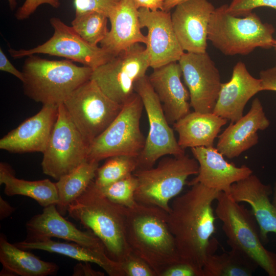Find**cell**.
<instances>
[{
	"label": "cell",
	"mask_w": 276,
	"mask_h": 276,
	"mask_svg": "<svg viewBox=\"0 0 276 276\" xmlns=\"http://www.w3.org/2000/svg\"><path fill=\"white\" fill-rule=\"evenodd\" d=\"M173 199L168 213V223L181 262L191 264L202 276L208 257L215 254L217 241L212 205L220 192L195 183Z\"/></svg>",
	"instance_id": "cell-1"
},
{
	"label": "cell",
	"mask_w": 276,
	"mask_h": 276,
	"mask_svg": "<svg viewBox=\"0 0 276 276\" xmlns=\"http://www.w3.org/2000/svg\"><path fill=\"white\" fill-rule=\"evenodd\" d=\"M126 234L131 251L143 259L157 276L169 266L181 262L162 209L137 203L126 208Z\"/></svg>",
	"instance_id": "cell-2"
},
{
	"label": "cell",
	"mask_w": 276,
	"mask_h": 276,
	"mask_svg": "<svg viewBox=\"0 0 276 276\" xmlns=\"http://www.w3.org/2000/svg\"><path fill=\"white\" fill-rule=\"evenodd\" d=\"M126 208L105 196L94 183L68 206V216L90 231L112 260L122 262L131 253L126 234Z\"/></svg>",
	"instance_id": "cell-3"
},
{
	"label": "cell",
	"mask_w": 276,
	"mask_h": 276,
	"mask_svg": "<svg viewBox=\"0 0 276 276\" xmlns=\"http://www.w3.org/2000/svg\"><path fill=\"white\" fill-rule=\"evenodd\" d=\"M21 72L26 96L43 105H59L90 79L93 70L68 59L49 60L33 54L27 56Z\"/></svg>",
	"instance_id": "cell-4"
},
{
	"label": "cell",
	"mask_w": 276,
	"mask_h": 276,
	"mask_svg": "<svg viewBox=\"0 0 276 276\" xmlns=\"http://www.w3.org/2000/svg\"><path fill=\"white\" fill-rule=\"evenodd\" d=\"M227 4L215 8L211 17L208 40L226 56L247 55L257 48L274 47L275 28L263 22L253 12L244 16H236L227 11Z\"/></svg>",
	"instance_id": "cell-5"
},
{
	"label": "cell",
	"mask_w": 276,
	"mask_h": 276,
	"mask_svg": "<svg viewBox=\"0 0 276 276\" xmlns=\"http://www.w3.org/2000/svg\"><path fill=\"white\" fill-rule=\"evenodd\" d=\"M215 213L231 249L236 250L262 268L269 276H276V254L263 245L258 224L251 210L220 192Z\"/></svg>",
	"instance_id": "cell-6"
},
{
	"label": "cell",
	"mask_w": 276,
	"mask_h": 276,
	"mask_svg": "<svg viewBox=\"0 0 276 276\" xmlns=\"http://www.w3.org/2000/svg\"><path fill=\"white\" fill-rule=\"evenodd\" d=\"M198 171L197 161L185 154L162 159L156 167L137 169L133 173L137 180L136 201L168 213L170 201L179 195L188 177Z\"/></svg>",
	"instance_id": "cell-7"
},
{
	"label": "cell",
	"mask_w": 276,
	"mask_h": 276,
	"mask_svg": "<svg viewBox=\"0 0 276 276\" xmlns=\"http://www.w3.org/2000/svg\"><path fill=\"white\" fill-rule=\"evenodd\" d=\"M144 106L135 93L108 127L89 145L87 159L99 162L116 155L138 157L146 138L140 128Z\"/></svg>",
	"instance_id": "cell-8"
},
{
	"label": "cell",
	"mask_w": 276,
	"mask_h": 276,
	"mask_svg": "<svg viewBox=\"0 0 276 276\" xmlns=\"http://www.w3.org/2000/svg\"><path fill=\"white\" fill-rule=\"evenodd\" d=\"M63 104L89 145L108 127L123 107L107 97L91 79L75 89Z\"/></svg>",
	"instance_id": "cell-9"
},
{
	"label": "cell",
	"mask_w": 276,
	"mask_h": 276,
	"mask_svg": "<svg viewBox=\"0 0 276 276\" xmlns=\"http://www.w3.org/2000/svg\"><path fill=\"white\" fill-rule=\"evenodd\" d=\"M150 67L146 48L136 43L93 70L90 79L110 99L123 105L136 93L135 85Z\"/></svg>",
	"instance_id": "cell-10"
},
{
	"label": "cell",
	"mask_w": 276,
	"mask_h": 276,
	"mask_svg": "<svg viewBox=\"0 0 276 276\" xmlns=\"http://www.w3.org/2000/svg\"><path fill=\"white\" fill-rule=\"evenodd\" d=\"M135 91L141 98L149 123L145 146L137 157V169L151 168L166 155L185 154V150L178 144L174 129L170 126L162 103L147 75L136 82Z\"/></svg>",
	"instance_id": "cell-11"
},
{
	"label": "cell",
	"mask_w": 276,
	"mask_h": 276,
	"mask_svg": "<svg viewBox=\"0 0 276 276\" xmlns=\"http://www.w3.org/2000/svg\"><path fill=\"white\" fill-rule=\"evenodd\" d=\"M89 144L70 118L63 103L43 153L44 174L57 180L87 160Z\"/></svg>",
	"instance_id": "cell-12"
},
{
	"label": "cell",
	"mask_w": 276,
	"mask_h": 276,
	"mask_svg": "<svg viewBox=\"0 0 276 276\" xmlns=\"http://www.w3.org/2000/svg\"><path fill=\"white\" fill-rule=\"evenodd\" d=\"M50 21L54 33L48 40L29 50L10 49L11 56L20 58L36 54H48L80 63L93 70L114 57L102 48L89 44L60 18L52 17Z\"/></svg>",
	"instance_id": "cell-13"
},
{
	"label": "cell",
	"mask_w": 276,
	"mask_h": 276,
	"mask_svg": "<svg viewBox=\"0 0 276 276\" xmlns=\"http://www.w3.org/2000/svg\"><path fill=\"white\" fill-rule=\"evenodd\" d=\"M194 111L213 112L222 82L219 71L206 52H185L178 61Z\"/></svg>",
	"instance_id": "cell-14"
},
{
	"label": "cell",
	"mask_w": 276,
	"mask_h": 276,
	"mask_svg": "<svg viewBox=\"0 0 276 276\" xmlns=\"http://www.w3.org/2000/svg\"><path fill=\"white\" fill-rule=\"evenodd\" d=\"M141 28H146V51L150 67L155 69L171 62H178L185 52L173 29L170 11L139 9Z\"/></svg>",
	"instance_id": "cell-15"
},
{
	"label": "cell",
	"mask_w": 276,
	"mask_h": 276,
	"mask_svg": "<svg viewBox=\"0 0 276 276\" xmlns=\"http://www.w3.org/2000/svg\"><path fill=\"white\" fill-rule=\"evenodd\" d=\"M174 8L172 25L183 51L206 52L208 28L216 8L208 0H190Z\"/></svg>",
	"instance_id": "cell-16"
},
{
	"label": "cell",
	"mask_w": 276,
	"mask_h": 276,
	"mask_svg": "<svg viewBox=\"0 0 276 276\" xmlns=\"http://www.w3.org/2000/svg\"><path fill=\"white\" fill-rule=\"evenodd\" d=\"M59 105L44 104L0 140V149L13 153H43L56 122Z\"/></svg>",
	"instance_id": "cell-17"
},
{
	"label": "cell",
	"mask_w": 276,
	"mask_h": 276,
	"mask_svg": "<svg viewBox=\"0 0 276 276\" xmlns=\"http://www.w3.org/2000/svg\"><path fill=\"white\" fill-rule=\"evenodd\" d=\"M29 240L58 238L72 242L105 254L99 239L90 231H81L66 220L56 205L44 207L42 212L32 217L26 224Z\"/></svg>",
	"instance_id": "cell-18"
},
{
	"label": "cell",
	"mask_w": 276,
	"mask_h": 276,
	"mask_svg": "<svg viewBox=\"0 0 276 276\" xmlns=\"http://www.w3.org/2000/svg\"><path fill=\"white\" fill-rule=\"evenodd\" d=\"M194 158L199 165L196 176L188 184L201 183L206 187L228 193L232 185L253 173L246 165L236 166L229 163L213 146L191 148Z\"/></svg>",
	"instance_id": "cell-19"
},
{
	"label": "cell",
	"mask_w": 276,
	"mask_h": 276,
	"mask_svg": "<svg viewBox=\"0 0 276 276\" xmlns=\"http://www.w3.org/2000/svg\"><path fill=\"white\" fill-rule=\"evenodd\" d=\"M181 77L178 62L153 69L148 76L170 124H173L191 112L189 92L182 83Z\"/></svg>",
	"instance_id": "cell-20"
},
{
	"label": "cell",
	"mask_w": 276,
	"mask_h": 276,
	"mask_svg": "<svg viewBox=\"0 0 276 276\" xmlns=\"http://www.w3.org/2000/svg\"><path fill=\"white\" fill-rule=\"evenodd\" d=\"M269 125L262 103L256 98L248 112L236 122L231 123L218 136L216 149L228 158L238 157L258 144V131L266 129Z\"/></svg>",
	"instance_id": "cell-21"
},
{
	"label": "cell",
	"mask_w": 276,
	"mask_h": 276,
	"mask_svg": "<svg viewBox=\"0 0 276 276\" xmlns=\"http://www.w3.org/2000/svg\"><path fill=\"white\" fill-rule=\"evenodd\" d=\"M261 91L260 79L253 77L245 63L239 61L233 67L231 79L222 83L213 112L235 123L243 116L247 102Z\"/></svg>",
	"instance_id": "cell-22"
},
{
	"label": "cell",
	"mask_w": 276,
	"mask_h": 276,
	"mask_svg": "<svg viewBox=\"0 0 276 276\" xmlns=\"http://www.w3.org/2000/svg\"><path fill=\"white\" fill-rule=\"evenodd\" d=\"M272 188L266 185L253 173L231 186L227 194L235 201L246 202L251 208L263 242L268 241V234H276V208L270 200Z\"/></svg>",
	"instance_id": "cell-23"
},
{
	"label": "cell",
	"mask_w": 276,
	"mask_h": 276,
	"mask_svg": "<svg viewBox=\"0 0 276 276\" xmlns=\"http://www.w3.org/2000/svg\"><path fill=\"white\" fill-rule=\"evenodd\" d=\"M108 19L110 29L100 45L113 56L136 43H147L134 0H120Z\"/></svg>",
	"instance_id": "cell-24"
},
{
	"label": "cell",
	"mask_w": 276,
	"mask_h": 276,
	"mask_svg": "<svg viewBox=\"0 0 276 276\" xmlns=\"http://www.w3.org/2000/svg\"><path fill=\"white\" fill-rule=\"evenodd\" d=\"M227 120L213 112H190L173 125L178 134V143L183 149L212 147L221 127Z\"/></svg>",
	"instance_id": "cell-25"
},
{
	"label": "cell",
	"mask_w": 276,
	"mask_h": 276,
	"mask_svg": "<svg viewBox=\"0 0 276 276\" xmlns=\"http://www.w3.org/2000/svg\"><path fill=\"white\" fill-rule=\"evenodd\" d=\"M14 244L18 247L27 250H41L62 255L79 262L95 263L110 276H125L120 262L111 260L104 253L90 249L74 242H57L51 239H26Z\"/></svg>",
	"instance_id": "cell-26"
},
{
	"label": "cell",
	"mask_w": 276,
	"mask_h": 276,
	"mask_svg": "<svg viewBox=\"0 0 276 276\" xmlns=\"http://www.w3.org/2000/svg\"><path fill=\"white\" fill-rule=\"evenodd\" d=\"M0 262L3 265L0 275L47 276L57 272L58 265L42 260L31 252L8 242L0 235Z\"/></svg>",
	"instance_id": "cell-27"
},
{
	"label": "cell",
	"mask_w": 276,
	"mask_h": 276,
	"mask_svg": "<svg viewBox=\"0 0 276 276\" xmlns=\"http://www.w3.org/2000/svg\"><path fill=\"white\" fill-rule=\"evenodd\" d=\"M0 184L4 185L6 195L29 197L43 208L56 205L58 202L55 183L48 179L30 181L17 178L10 166L4 162L0 163Z\"/></svg>",
	"instance_id": "cell-28"
},
{
	"label": "cell",
	"mask_w": 276,
	"mask_h": 276,
	"mask_svg": "<svg viewBox=\"0 0 276 276\" xmlns=\"http://www.w3.org/2000/svg\"><path fill=\"white\" fill-rule=\"evenodd\" d=\"M99 164L97 161L87 160L55 182L58 195L56 208L62 215L67 213L69 205L94 180Z\"/></svg>",
	"instance_id": "cell-29"
},
{
	"label": "cell",
	"mask_w": 276,
	"mask_h": 276,
	"mask_svg": "<svg viewBox=\"0 0 276 276\" xmlns=\"http://www.w3.org/2000/svg\"><path fill=\"white\" fill-rule=\"evenodd\" d=\"M258 266L239 251L231 249L220 255H210L202 276H251Z\"/></svg>",
	"instance_id": "cell-30"
},
{
	"label": "cell",
	"mask_w": 276,
	"mask_h": 276,
	"mask_svg": "<svg viewBox=\"0 0 276 276\" xmlns=\"http://www.w3.org/2000/svg\"><path fill=\"white\" fill-rule=\"evenodd\" d=\"M138 168L137 157L128 155H116L107 158L98 167L94 180L95 185L103 187L133 174Z\"/></svg>",
	"instance_id": "cell-31"
},
{
	"label": "cell",
	"mask_w": 276,
	"mask_h": 276,
	"mask_svg": "<svg viewBox=\"0 0 276 276\" xmlns=\"http://www.w3.org/2000/svg\"><path fill=\"white\" fill-rule=\"evenodd\" d=\"M108 17L98 12L75 15L71 22L74 30L89 44L97 46L106 37L108 30Z\"/></svg>",
	"instance_id": "cell-32"
},
{
	"label": "cell",
	"mask_w": 276,
	"mask_h": 276,
	"mask_svg": "<svg viewBox=\"0 0 276 276\" xmlns=\"http://www.w3.org/2000/svg\"><path fill=\"white\" fill-rule=\"evenodd\" d=\"M137 187V180L133 173L109 185L98 188L111 201L130 208L137 203L135 198Z\"/></svg>",
	"instance_id": "cell-33"
},
{
	"label": "cell",
	"mask_w": 276,
	"mask_h": 276,
	"mask_svg": "<svg viewBox=\"0 0 276 276\" xmlns=\"http://www.w3.org/2000/svg\"><path fill=\"white\" fill-rule=\"evenodd\" d=\"M120 0H74L75 15L90 12H98L108 18L114 11Z\"/></svg>",
	"instance_id": "cell-34"
},
{
	"label": "cell",
	"mask_w": 276,
	"mask_h": 276,
	"mask_svg": "<svg viewBox=\"0 0 276 276\" xmlns=\"http://www.w3.org/2000/svg\"><path fill=\"white\" fill-rule=\"evenodd\" d=\"M269 7L276 11V0H232L227 11L236 16H244L259 7Z\"/></svg>",
	"instance_id": "cell-35"
},
{
	"label": "cell",
	"mask_w": 276,
	"mask_h": 276,
	"mask_svg": "<svg viewBox=\"0 0 276 276\" xmlns=\"http://www.w3.org/2000/svg\"><path fill=\"white\" fill-rule=\"evenodd\" d=\"M121 263L125 276H157L146 262L132 252Z\"/></svg>",
	"instance_id": "cell-36"
},
{
	"label": "cell",
	"mask_w": 276,
	"mask_h": 276,
	"mask_svg": "<svg viewBox=\"0 0 276 276\" xmlns=\"http://www.w3.org/2000/svg\"><path fill=\"white\" fill-rule=\"evenodd\" d=\"M44 4H49L55 8H58L60 6L59 0H26L18 9L15 17L19 20L27 19L39 6Z\"/></svg>",
	"instance_id": "cell-37"
},
{
	"label": "cell",
	"mask_w": 276,
	"mask_h": 276,
	"mask_svg": "<svg viewBox=\"0 0 276 276\" xmlns=\"http://www.w3.org/2000/svg\"><path fill=\"white\" fill-rule=\"evenodd\" d=\"M159 276H201V274L191 264L179 262L169 266Z\"/></svg>",
	"instance_id": "cell-38"
},
{
	"label": "cell",
	"mask_w": 276,
	"mask_h": 276,
	"mask_svg": "<svg viewBox=\"0 0 276 276\" xmlns=\"http://www.w3.org/2000/svg\"><path fill=\"white\" fill-rule=\"evenodd\" d=\"M262 90L276 91V65L262 70L259 74Z\"/></svg>",
	"instance_id": "cell-39"
},
{
	"label": "cell",
	"mask_w": 276,
	"mask_h": 276,
	"mask_svg": "<svg viewBox=\"0 0 276 276\" xmlns=\"http://www.w3.org/2000/svg\"><path fill=\"white\" fill-rule=\"evenodd\" d=\"M0 70L13 75L19 79L21 82L24 81L22 72L17 70L13 65L4 54L1 48H0Z\"/></svg>",
	"instance_id": "cell-40"
},
{
	"label": "cell",
	"mask_w": 276,
	"mask_h": 276,
	"mask_svg": "<svg viewBox=\"0 0 276 276\" xmlns=\"http://www.w3.org/2000/svg\"><path fill=\"white\" fill-rule=\"evenodd\" d=\"M73 276H103L101 271L94 270L89 262H80L74 267Z\"/></svg>",
	"instance_id": "cell-41"
},
{
	"label": "cell",
	"mask_w": 276,
	"mask_h": 276,
	"mask_svg": "<svg viewBox=\"0 0 276 276\" xmlns=\"http://www.w3.org/2000/svg\"><path fill=\"white\" fill-rule=\"evenodd\" d=\"M138 9L148 8L152 11L163 10L164 0H134Z\"/></svg>",
	"instance_id": "cell-42"
},
{
	"label": "cell",
	"mask_w": 276,
	"mask_h": 276,
	"mask_svg": "<svg viewBox=\"0 0 276 276\" xmlns=\"http://www.w3.org/2000/svg\"><path fill=\"white\" fill-rule=\"evenodd\" d=\"M11 206L2 196H0V219L2 220L10 216L15 211Z\"/></svg>",
	"instance_id": "cell-43"
},
{
	"label": "cell",
	"mask_w": 276,
	"mask_h": 276,
	"mask_svg": "<svg viewBox=\"0 0 276 276\" xmlns=\"http://www.w3.org/2000/svg\"><path fill=\"white\" fill-rule=\"evenodd\" d=\"M190 0H164L163 10L169 12L177 6Z\"/></svg>",
	"instance_id": "cell-44"
},
{
	"label": "cell",
	"mask_w": 276,
	"mask_h": 276,
	"mask_svg": "<svg viewBox=\"0 0 276 276\" xmlns=\"http://www.w3.org/2000/svg\"><path fill=\"white\" fill-rule=\"evenodd\" d=\"M272 204L276 208V181L274 183V187L272 188Z\"/></svg>",
	"instance_id": "cell-45"
},
{
	"label": "cell",
	"mask_w": 276,
	"mask_h": 276,
	"mask_svg": "<svg viewBox=\"0 0 276 276\" xmlns=\"http://www.w3.org/2000/svg\"><path fill=\"white\" fill-rule=\"evenodd\" d=\"M9 4V6L11 10H13L17 5L16 0H8Z\"/></svg>",
	"instance_id": "cell-46"
},
{
	"label": "cell",
	"mask_w": 276,
	"mask_h": 276,
	"mask_svg": "<svg viewBox=\"0 0 276 276\" xmlns=\"http://www.w3.org/2000/svg\"><path fill=\"white\" fill-rule=\"evenodd\" d=\"M274 47L275 48V50H276V41H275V44H274Z\"/></svg>",
	"instance_id": "cell-47"
}]
</instances>
